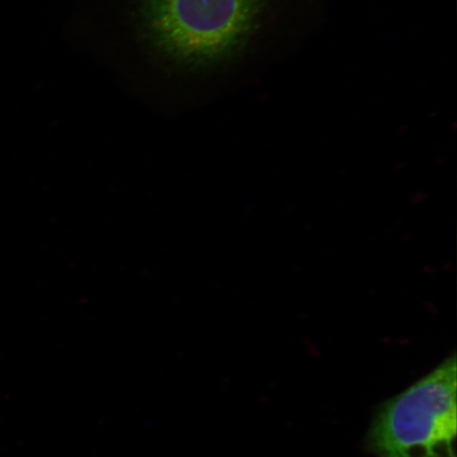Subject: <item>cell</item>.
<instances>
[{"label":"cell","instance_id":"cell-2","mask_svg":"<svg viewBox=\"0 0 457 457\" xmlns=\"http://www.w3.org/2000/svg\"><path fill=\"white\" fill-rule=\"evenodd\" d=\"M455 356L388 400L368 443L380 457H456Z\"/></svg>","mask_w":457,"mask_h":457},{"label":"cell","instance_id":"cell-1","mask_svg":"<svg viewBox=\"0 0 457 457\" xmlns=\"http://www.w3.org/2000/svg\"><path fill=\"white\" fill-rule=\"evenodd\" d=\"M268 0H138L142 42L167 64L204 71L245 48Z\"/></svg>","mask_w":457,"mask_h":457}]
</instances>
